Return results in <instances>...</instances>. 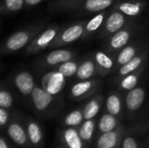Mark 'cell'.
<instances>
[{"label":"cell","mask_w":149,"mask_h":148,"mask_svg":"<svg viewBox=\"0 0 149 148\" xmlns=\"http://www.w3.org/2000/svg\"><path fill=\"white\" fill-rule=\"evenodd\" d=\"M115 0H55L49 5L52 12L73 16L96 14L109 9Z\"/></svg>","instance_id":"obj_1"},{"label":"cell","mask_w":149,"mask_h":148,"mask_svg":"<svg viewBox=\"0 0 149 148\" xmlns=\"http://www.w3.org/2000/svg\"><path fill=\"white\" fill-rule=\"evenodd\" d=\"M44 22L34 23L10 35L1 46V55L5 56L25 48L45 28Z\"/></svg>","instance_id":"obj_2"},{"label":"cell","mask_w":149,"mask_h":148,"mask_svg":"<svg viewBox=\"0 0 149 148\" xmlns=\"http://www.w3.org/2000/svg\"><path fill=\"white\" fill-rule=\"evenodd\" d=\"M143 30V26L139 23L138 20L127 25L105 39L104 51L115 56L116 53L127 44L140 37V34Z\"/></svg>","instance_id":"obj_3"},{"label":"cell","mask_w":149,"mask_h":148,"mask_svg":"<svg viewBox=\"0 0 149 148\" xmlns=\"http://www.w3.org/2000/svg\"><path fill=\"white\" fill-rule=\"evenodd\" d=\"M30 100L34 111L44 118L52 117L57 113L61 107V101L58 99V96L50 94L42 85H36Z\"/></svg>","instance_id":"obj_4"},{"label":"cell","mask_w":149,"mask_h":148,"mask_svg":"<svg viewBox=\"0 0 149 148\" xmlns=\"http://www.w3.org/2000/svg\"><path fill=\"white\" fill-rule=\"evenodd\" d=\"M137 18L128 17L119 10L109 8L105 21L97 36L100 39H106L127 25L136 22L138 20Z\"/></svg>","instance_id":"obj_5"},{"label":"cell","mask_w":149,"mask_h":148,"mask_svg":"<svg viewBox=\"0 0 149 148\" xmlns=\"http://www.w3.org/2000/svg\"><path fill=\"white\" fill-rule=\"evenodd\" d=\"M86 23V20L78 21L60 29L55 39L49 46V49L59 48L69 44H72L79 39H82L85 32Z\"/></svg>","instance_id":"obj_6"},{"label":"cell","mask_w":149,"mask_h":148,"mask_svg":"<svg viewBox=\"0 0 149 148\" xmlns=\"http://www.w3.org/2000/svg\"><path fill=\"white\" fill-rule=\"evenodd\" d=\"M149 49V40L145 38H137L134 39L115 55V67L112 75H114L116 72L128 61L133 59L138 54L143 51Z\"/></svg>","instance_id":"obj_7"},{"label":"cell","mask_w":149,"mask_h":148,"mask_svg":"<svg viewBox=\"0 0 149 148\" xmlns=\"http://www.w3.org/2000/svg\"><path fill=\"white\" fill-rule=\"evenodd\" d=\"M60 29V26L56 24H52L46 26L31 41V43L24 48L25 53L28 55H36L41 52L42 51L49 48Z\"/></svg>","instance_id":"obj_8"},{"label":"cell","mask_w":149,"mask_h":148,"mask_svg":"<svg viewBox=\"0 0 149 148\" xmlns=\"http://www.w3.org/2000/svg\"><path fill=\"white\" fill-rule=\"evenodd\" d=\"M101 85L102 80L97 78L78 81L72 86L69 96L72 99L77 101L86 99L96 94Z\"/></svg>","instance_id":"obj_9"},{"label":"cell","mask_w":149,"mask_h":148,"mask_svg":"<svg viewBox=\"0 0 149 148\" xmlns=\"http://www.w3.org/2000/svg\"><path fill=\"white\" fill-rule=\"evenodd\" d=\"M6 131L9 138L13 143L23 148H31L28 139L24 121H21L18 117H11L8 126H6Z\"/></svg>","instance_id":"obj_10"},{"label":"cell","mask_w":149,"mask_h":148,"mask_svg":"<svg viewBox=\"0 0 149 148\" xmlns=\"http://www.w3.org/2000/svg\"><path fill=\"white\" fill-rule=\"evenodd\" d=\"M74 58H76L75 52L72 50L56 48V50H53L42 58H39L36 64L40 68L52 69L57 65Z\"/></svg>","instance_id":"obj_11"},{"label":"cell","mask_w":149,"mask_h":148,"mask_svg":"<svg viewBox=\"0 0 149 148\" xmlns=\"http://www.w3.org/2000/svg\"><path fill=\"white\" fill-rule=\"evenodd\" d=\"M148 5V0H115L110 7L131 17H139Z\"/></svg>","instance_id":"obj_12"},{"label":"cell","mask_w":149,"mask_h":148,"mask_svg":"<svg viewBox=\"0 0 149 148\" xmlns=\"http://www.w3.org/2000/svg\"><path fill=\"white\" fill-rule=\"evenodd\" d=\"M12 83L17 91L24 98L31 99V95L36 86L33 76L29 71L17 72L12 78Z\"/></svg>","instance_id":"obj_13"},{"label":"cell","mask_w":149,"mask_h":148,"mask_svg":"<svg viewBox=\"0 0 149 148\" xmlns=\"http://www.w3.org/2000/svg\"><path fill=\"white\" fill-rule=\"evenodd\" d=\"M65 77L60 72L52 70L44 75L41 81L42 87L53 96H58L63 92L66 81Z\"/></svg>","instance_id":"obj_14"},{"label":"cell","mask_w":149,"mask_h":148,"mask_svg":"<svg viewBox=\"0 0 149 148\" xmlns=\"http://www.w3.org/2000/svg\"><path fill=\"white\" fill-rule=\"evenodd\" d=\"M98 75L100 78H106L112 75L115 67V56L105 51H96L93 54Z\"/></svg>","instance_id":"obj_15"},{"label":"cell","mask_w":149,"mask_h":148,"mask_svg":"<svg viewBox=\"0 0 149 148\" xmlns=\"http://www.w3.org/2000/svg\"><path fill=\"white\" fill-rule=\"evenodd\" d=\"M125 133V127L120 125L113 131L100 134L95 147L96 148H120Z\"/></svg>","instance_id":"obj_16"},{"label":"cell","mask_w":149,"mask_h":148,"mask_svg":"<svg viewBox=\"0 0 149 148\" xmlns=\"http://www.w3.org/2000/svg\"><path fill=\"white\" fill-rule=\"evenodd\" d=\"M148 59L149 49H147V50L143 51L142 52H141L140 54H138L133 59L128 61L127 64L122 65L114 74V77H113L114 80L116 81V80L120 79V78L127 75L131 72L138 71L139 69H141L144 66H148Z\"/></svg>","instance_id":"obj_17"},{"label":"cell","mask_w":149,"mask_h":148,"mask_svg":"<svg viewBox=\"0 0 149 148\" xmlns=\"http://www.w3.org/2000/svg\"><path fill=\"white\" fill-rule=\"evenodd\" d=\"M147 92L142 86H137L128 91L125 97V107L130 114L137 113L143 106Z\"/></svg>","instance_id":"obj_18"},{"label":"cell","mask_w":149,"mask_h":148,"mask_svg":"<svg viewBox=\"0 0 149 148\" xmlns=\"http://www.w3.org/2000/svg\"><path fill=\"white\" fill-rule=\"evenodd\" d=\"M59 140L65 148H87L77 127H67L59 133Z\"/></svg>","instance_id":"obj_19"},{"label":"cell","mask_w":149,"mask_h":148,"mask_svg":"<svg viewBox=\"0 0 149 148\" xmlns=\"http://www.w3.org/2000/svg\"><path fill=\"white\" fill-rule=\"evenodd\" d=\"M24 125L31 148H42L44 145V132L38 121L32 119L24 120Z\"/></svg>","instance_id":"obj_20"},{"label":"cell","mask_w":149,"mask_h":148,"mask_svg":"<svg viewBox=\"0 0 149 148\" xmlns=\"http://www.w3.org/2000/svg\"><path fill=\"white\" fill-rule=\"evenodd\" d=\"M97 76H99L97 67L93 57L91 56L86 58L81 61L74 78L76 80L81 81V80H86L93 78H96Z\"/></svg>","instance_id":"obj_21"},{"label":"cell","mask_w":149,"mask_h":148,"mask_svg":"<svg viewBox=\"0 0 149 148\" xmlns=\"http://www.w3.org/2000/svg\"><path fill=\"white\" fill-rule=\"evenodd\" d=\"M108 9L100 11L94 16H93L89 20H86V26H85V32L82 39H88L95 34H98L100 29L101 28L105 18L107 15Z\"/></svg>","instance_id":"obj_22"},{"label":"cell","mask_w":149,"mask_h":148,"mask_svg":"<svg viewBox=\"0 0 149 148\" xmlns=\"http://www.w3.org/2000/svg\"><path fill=\"white\" fill-rule=\"evenodd\" d=\"M105 98L101 93H96L91 97V99L85 104L82 108L84 119L92 120L94 119L100 113V110L104 103Z\"/></svg>","instance_id":"obj_23"},{"label":"cell","mask_w":149,"mask_h":148,"mask_svg":"<svg viewBox=\"0 0 149 148\" xmlns=\"http://www.w3.org/2000/svg\"><path fill=\"white\" fill-rule=\"evenodd\" d=\"M146 67L147 66H144V67L139 69L138 71L131 72V73L120 78V79L116 80L120 90L128 92V91L137 87Z\"/></svg>","instance_id":"obj_24"},{"label":"cell","mask_w":149,"mask_h":148,"mask_svg":"<svg viewBox=\"0 0 149 148\" xmlns=\"http://www.w3.org/2000/svg\"><path fill=\"white\" fill-rule=\"evenodd\" d=\"M122 95L117 91H113L109 92L106 99V112L116 117H120L122 113Z\"/></svg>","instance_id":"obj_25"},{"label":"cell","mask_w":149,"mask_h":148,"mask_svg":"<svg viewBox=\"0 0 149 148\" xmlns=\"http://www.w3.org/2000/svg\"><path fill=\"white\" fill-rule=\"evenodd\" d=\"M119 117L112 115L107 112L104 113L99 120L98 123V133L99 135L104 133H107L116 129L120 126Z\"/></svg>","instance_id":"obj_26"},{"label":"cell","mask_w":149,"mask_h":148,"mask_svg":"<svg viewBox=\"0 0 149 148\" xmlns=\"http://www.w3.org/2000/svg\"><path fill=\"white\" fill-rule=\"evenodd\" d=\"M81 61H82L81 59L74 58L72 59H70V60H68V61H66L65 63H62V64L57 65L56 67L52 68V70H54V71H57V72H60L66 79L67 78H72V77L75 76Z\"/></svg>","instance_id":"obj_27"},{"label":"cell","mask_w":149,"mask_h":148,"mask_svg":"<svg viewBox=\"0 0 149 148\" xmlns=\"http://www.w3.org/2000/svg\"><path fill=\"white\" fill-rule=\"evenodd\" d=\"M96 128V120H85L84 122L79 126L78 131L82 140L88 145L92 142Z\"/></svg>","instance_id":"obj_28"},{"label":"cell","mask_w":149,"mask_h":148,"mask_svg":"<svg viewBox=\"0 0 149 148\" xmlns=\"http://www.w3.org/2000/svg\"><path fill=\"white\" fill-rule=\"evenodd\" d=\"M24 7V0H2L0 11L2 15H10Z\"/></svg>","instance_id":"obj_29"},{"label":"cell","mask_w":149,"mask_h":148,"mask_svg":"<svg viewBox=\"0 0 149 148\" xmlns=\"http://www.w3.org/2000/svg\"><path fill=\"white\" fill-rule=\"evenodd\" d=\"M84 120L85 119L82 109H75L65 115L63 124L67 127H79Z\"/></svg>","instance_id":"obj_30"},{"label":"cell","mask_w":149,"mask_h":148,"mask_svg":"<svg viewBox=\"0 0 149 148\" xmlns=\"http://www.w3.org/2000/svg\"><path fill=\"white\" fill-rule=\"evenodd\" d=\"M136 128L137 126H133L132 129L125 133L127 134H124L120 148H139V142L135 135Z\"/></svg>","instance_id":"obj_31"},{"label":"cell","mask_w":149,"mask_h":148,"mask_svg":"<svg viewBox=\"0 0 149 148\" xmlns=\"http://www.w3.org/2000/svg\"><path fill=\"white\" fill-rule=\"evenodd\" d=\"M13 105V96L10 90L3 84L0 90V107L10 109Z\"/></svg>","instance_id":"obj_32"},{"label":"cell","mask_w":149,"mask_h":148,"mask_svg":"<svg viewBox=\"0 0 149 148\" xmlns=\"http://www.w3.org/2000/svg\"><path fill=\"white\" fill-rule=\"evenodd\" d=\"M10 119H11V117H10L9 109L0 107V126L2 128L7 126Z\"/></svg>","instance_id":"obj_33"},{"label":"cell","mask_w":149,"mask_h":148,"mask_svg":"<svg viewBox=\"0 0 149 148\" xmlns=\"http://www.w3.org/2000/svg\"><path fill=\"white\" fill-rule=\"evenodd\" d=\"M43 0H24V7L25 8H31L38 5Z\"/></svg>","instance_id":"obj_34"},{"label":"cell","mask_w":149,"mask_h":148,"mask_svg":"<svg viewBox=\"0 0 149 148\" xmlns=\"http://www.w3.org/2000/svg\"><path fill=\"white\" fill-rule=\"evenodd\" d=\"M0 148H10L8 143H7V140L3 136L0 138Z\"/></svg>","instance_id":"obj_35"}]
</instances>
